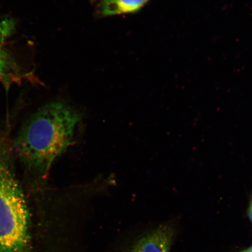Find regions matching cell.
Listing matches in <instances>:
<instances>
[{
  "label": "cell",
  "mask_w": 252,
  "mask_h": 252,
  "mask_svg": "<svg viewBox=\"0 0 252 252\" xmlns=\"http://www.w3.org/2000/svg\"><path fill=\"white\" fill-rule=\"evenodd\" d=\"M81 115L62 100L41 107L27 120L13 144L16 156L34 180L46 177L53 162L73 140Z\"/></svg>",
  "instance_id": "1"
},
{
  "label": "cell",
  "mask_w": 252,
  "mask_h": 252,
  "mask_svg": "<svg viewBox=\"0 0 252 252\" xmlns=\"http://www.w3.org/2000/svg\"><path fill=\"white\" fill-rule=\"evenodd\" d=\"M11 159L5 141H0V252H18L28 241L29 212Z\"/></svg>",
  "instance_id": "2"
},
{
  "label": "cell",
  "mask_w": 252,
  "mask_h": 252,
  "mask_svg": "<svg viewBox=\"0 0 252 252\" xmlns=\"http://www.w3.org/2000/svg\"><path fill=\"white\" fill-rule=\"evenodd\" d=\"M174 235L172 225H159L135 239L127 252H170Z\"/></svg>",
  "instance_id": "3"
},
{
  "label": "cell",
  "mask_w": 252,
  "mask_h": 252,
  "mask_svg": "<svg viewBox=\"0 0 252 252\" xmlns=\"http://www.w3.org/2000/svg\"><path fill=\"white\" fill-rule=\"evenodd\" d=\"M149 0H102L99 13L102 17L134 13Z\"/></svg>",
  "instance_id": "4"
},
{
  "label": "cell",
  "mask_w": 252,
  "mask_h": 252,
  "mask_svg": "<svg viewBox=\"0 0 252 252\" xmlns=\"http://www.w3.org/2000/svg\"><path fill=\"white\" fill-rule=\"evenodd\" d=\"M23 75L0 42V81L8 89L11 84L20 81Z\"/></svg>",
  "instance_id": "5"
},
{
  "label": "cell",
  "mask_w": 252,
  "mask_h": 252,
  "mask_svg": "<svg viewBox=\"0 0 252 252\" xmlns=\"http://www.w3.org/2000/svg\"><path fill=\"white\" fill-rule=\"evenodd\" d=\"M248 217L252 224V200L248 209Z\"/></svg>",
  "instance_id": "6"
},
{
  "label": "cell",
  "mask_w": 252,
  "mask_h": 252,
  "mask_svg": "<svg viewBox=\"0 0 252 252\" xmlns=\"http://www.w3.org/2000/svg\"><path fill=\"white\" fill-rule=\"evenodd\" d=\"M244 252H252V247L247 249V250L244 251Z\"/></svg>",
  "instance_id": "7"
},
{
  "label": "cell",
  "mask_w": 252,
  "mask_h": 252,
  "mask_svg": "<svg viewBox=\"0 0 252 252\" xmlns=\"http://www.w3.org/2000/svg\"><path fill=\"white\" fill-rule=\"evenodd\" d=\"M244 252V251H242V252Z\"/></svg>",
  "instance_id": "8"
}]
</instances>
